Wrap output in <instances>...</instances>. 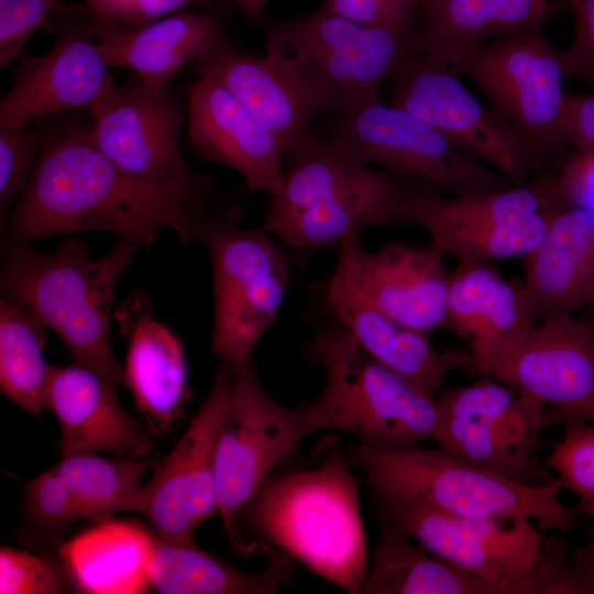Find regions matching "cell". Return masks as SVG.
I'll list each match as a JSON object with an SVG mask.
<instances>
[{"mask_svg": "<svg viewBox=\"0 0 594 594\" xmlns=\"http://www.w3.org/2000/svg\"><path fill=\"white\" fill-rule=\"evenodd\" d=\"M382 530L497 586L502 594H552L560 561L526 517L464 518L408 495L375 497Z\"/></svg>", "mask_w": 594, "mask_h": 594, "instance_id": "52a82bcc", "label": "cell"}, {"mask_svg": "<svg viewBox=\"0 0 594 594\" xmlns=\"http://www.w3.org/2000/svg\"><path fill=\"white\" fill-rule=\"evenodd\" d=\"M96 1H97V0H85L84 6H85V7L91 6V4L95 3Z\"/></svg>", "mask_w": 594, "mask_h": 594, "instance_id": "c3c4849f", "label": "cell"}, {"mask_svg": "<svg viewBox=\"0 0 594 594\" xmlns=\"http://www.w3.org/2000/svg\"><path fill=\"white\" fill-rule=\"evenodd\" d=\"M46 327L25 307L0 300V387L4 396L41 419L48 409L53 367L44 356Z\"/></svg>", "mask_w": 594, "mask_h": 594, "instance_id": "d6a6232c", "label": "cell"}, {"mask_svg": "<svg viewBox=\"0 0 594 594\" xmlns=\"http://www.w3.org/2000/svg\"><path fill=\"white\" fill-rule=\"evenodd\" d=\"M161 458L106 459L95 453L62 455L56 468L64 477L84 520L111 519L119 512H136L141 481Z\"/></svg>", "mask_w": 594, "mask_h": 594, "instance_id": "836d02e7", "label": "cell"}, {"mask_svg": "<svg viewBox=\"0 0 594 594\" xmlns=\"http://www.w3.org/2000/svg\"><path fill=\"white\" fill-rule=\"evenodd\" d=\"M315 432L308 407L276 403L264 389L253 360L233 372L215 450L217 512L233 547L245 505L274 466Z\"/></svg>", "mask_w": 594, "mask_h": 594, "instance_id": "8fae6325", "label": "cell"}, {"mask_svg": "<svg viewBox=\"0 0 594 594\" xmlns=\"http://www.w3.org/2000/svg\"><path fill=\"white\" fill-rule=\"evenodd\" d=\"M312 348L326 369L321 394L307 405L316 432H343L382 448L437 440L436 398L375 360L342 324L320 329Z\"/></svg>", "mask_w": 594, "mask_h": 594, "instance_id": "8992f818", "label": "cell"}, {"mask_svg": "<svg viewBox=\"0 0 594 594\" xmlns=\"http://www.w3.org/2000/svg\"><path fill=\"white\" fill-rule=\"evenodd\" d=\"M294 569L295 559L277 549L261 572L248 573L196 543L157 540L151 582L162 594H273L292 581Z\"/></svg>", "mask_w": 594, "mask_h": 594, "instance_id": "4dcf8cb0", "label": "cell"}, {"mask_svg": "<svg viewBox=\"0 0 594 594\" xmlns=\"http://www.w3.org/2000/svg\"><path fill=\"white\" fill-rule=\"evenodd\" d=\"M251 22H260L264 7L270 0H231Z\"/></svg>", "mask_w": 594, "mask_h": 594, "instance_id": "7dc6e473", "label": "cell"}, {"mask_svg": "<svg viewBox=\"0 0 594 594\" xmlns=\"http://www.w3.org/2000/svg\"><path fill=\"white\" fill-rule=\"evenodd\" d=\"M588 541L576 548L568 562V594H594V526Z\"/></svg>", "mask_w": 594, "mask_h": 594, "instance_id": "bcb514c9", "label": "cell"}, {"mask_svg": "<svg viewBox=\"0 0 594 594\" xmlns=\"http://www.w3.org/2000/svg\"><path fill=\"white\" fill-rule=\"evenodd\" d=\"M42 134L35 130L0 129V226L6 231L11 207L24 190L35 166Z\"/></svg>", "mask_w": 594, "mask_h": 594, "instance_id": "f35d334b", "label": "cell"}, {"mask_svg": "<svg viewBox=\"0 0 594 594\" xmlns=\"http://www.w3.org/2000/svg\"><path fill=\"white\" fill-rule=\"evenodd\" d=\"M48 409L61 426L62 455L108 451L138 459L153 450L150 433L122 407L117 387L79 364L53 367Z\"/></svg>", "mask_w": 594, "mask_h": 594, "instance_id": "603a6c76", "label": "cell"}, {"mask_svg": "<svg viewBox=\"0 0 594 594\" xmlns=\"http://www.w3.org/2000/svg\"><path fill=\"white\" fill-rule=\"evenodd\" d=\"M539 321L524 287L488 263H459L450 274L447 328L469 342L471 372L513 353Z\"/></svg>", "mask_w": 594, "mask_h": 594, "instance_id": "44dd1931", "label": "cell"}, {"mask_svg": "<svg viewBox=\"0 0 594 594\" xmlns=\"http://www.w3.org/2000/svg\"><path fill=\"white\" fill-rule=\"evenodd\" d=\"M74 588L62 563L43 554L0 548L1 594H55Z\"/></svg>", "mask_w": 594, "mask_h": 594, "instance_id": "74e56055", "label": "cell"}, {"mask_svg": "<svg viewBox=\"0 0 594 594\" xmlns=\"http://www.w3.org/2000/svg\"><path fill=\"white\" fill-rule=\"evenodd\" d=\"M48 22L55 43L21 61L0 101V129L21 130L69 110H90L117 85L98 50L94 19L81 6L56 11Z\"/></svg>", "mask_w": 594, "mask_h": 594, "instance_id": "5bb4252c", "label": "cell"}, {"mask_svg": "<svg viewBox=\"0 0 594 594\" xmlns=\"http://www.w3.org/2000/svg\"><path fill=\"white\" fill-rule=\"evenodd\" d=\"M556 211L544 210L485 229L440 232L430 235L431 245L443 256H451L459 263L525 258L542 241Z\"/></svg>", "mask_w": 594, "mask_h": 594, "instance_id": "d590c367", "label": "cell"}, {"mask_svg": "<svg viewBox=\"0 0 594 594\" xmlns=\"http://www.w3.org/2000/svg\"><path fill=\"white\" fill-rule=\"evenodd\" d=\"M139 246L118 238L106 256L90 258L80 238L67 239L52 254L11 242L3 251L1 289L57 333L76 364L128 387L111 344L110 314L119 277Z\"/></svg>", "mask_w": 594, "mask_h": 594, "instance_id": "3957f363", "label": "cell"}, {"mask_svg": "<svg viewBox=\"0 0 594 594\" xmlns=\"http://www.w3.org/2000/svg\"><path fill=\"white\" fill-rule=\"evenodd\" d=\"M184 110L168 86H152L133 76L122 87H112L89 110L92 124L88 138L135 176L197 183L180 146Z\"/></svg>", "mask_w": 594, "mask_h": 594, "instance_id": "e0dca14e", "label": "cell"}, {"mask_svg": "<svg viewBox=\"0 0 594 594\" xmlns=\"http://www.w3.org/2000/svg\"><path fill=\"white\" fill-rule=\"evenodd\" d=\"M217 0H123L107 13L92 16L124 29L150 23L163 16L177 13L194 4H209Z\"/></svg>", "mask_w": 594, "mask_h": 594, "instance_id": "ee69618b", "label": "cell"}, {"mask_svg": "<svg viewBox=\"0 0 594 594\" xmlns=\"http://www.w3.org/2000/svg\"><path fill=\"white\" fill-rule=\"evenodd\" d=\"M452 70L476 84L491 108L524 135L541 164L566 146L562 128L568 77L561 51L539 26L485 43Z\"/></svg>", "mask_w": 594, "mask_h": 594, "instance_id": "30bf717a", "label": "cell"}, {"mask_svg": "<svg viewBox=\"0 0 594 594\" xmlns=\"http://www.w3.org/2000/svg\"><path fill=\"white\" fill-rule=\"evenodd\" d=\"M575 20L571 45L561 51L568 78L586 82L594 91V0H570Z\"/></svg>", "mask_w": 594, "mask_h": 594, "instance_id": "b9f144b4", "label": "cell"}, {"mask_svg": "<svg viewBox=\"0 0 594 594\" xmlns=\"http://www.w3.org/2000/svg\"><path fill=\"white\" fill-rule=\"evenodd\" d=\"M64 0H0V68L19 58L31 35Z\"/></svg>", "mask_w": 594, "mask_h": 594, "instance_id": "ab89813d", "label": "cell"}, {"mask_svg": "<svg viewBox=\"0 0 594 594\" xmlns=\"http://www.w3.org/2000/svg\"><path fill=\"white\" fill-rule=\"evenodd\" d=\"M485 376L529 395L544 408L540 426L594 419V327L559 312L543 318Z\"/></svg>", "mask_w": 594, "mask_h": 594, "instance_id": "2e32d148", "label": "cell"}, {"mask_svg": "<svg viewBox=\"0 0 594 594\" xmlns=\"http://www.w3.org/2000/svg\"><path fill=\"white\" fill-rule=\"evenodd\" d=\"M358 238V233H352L338 245V261L328 286L330 307L340 324L375 360L435 397L449 373L457 369L472 370V355L438 351L429 337L399 326L370 300L355 265Z\"/></svg>", "mask_w": 594, "mask_h": 594, "instance_id": "ac0fdd59", "label": "cell"}, {"mask_svg": "<svg viewBox=\"0 0 594 594\" xmlns=\"http://www.w3.org/2000/svg\"><path fill=\"white\" fill-rule=\"evenodd\" d=\"M77 520H84L82 514L56 465L25 484L21 542L59 561L65 536Z\"/></svg>", "mask_w": 594, "mask_h": 594, "instance_id": "e575fe53", "label": "cell"}, {"mask_svg": "<svg viewBox=\"0 0 594 594\" xmlns=\"http://www.w3.org/2000/svg\"><path fill=\"white\" fill-rule=\"evenodd\" d=\"M387 81L389 103L460 143L512 185L526 183L530 170L541 165L521 133L484 106L450 67L426 56L417 43Z\"/></svg>", "mask_w": 594, "mask_h": 594, "instance_id": "4fadbf2b", "label": "cell"}, {"mask_svg": "<svg viewBox=\"0 0 594 594\" xmlns=\"http://www.w3.org/2000/svg\"><path fill=\"white\" fill-rule=\"evenodd\" d=\"M355 265L363 290L393 321L427 337L447 328L450 274L432 245L388 243L369 253L359 238Z\"/></svg>", "mask_w": 594, "mask_h": 594, "instance_id": "7402d4cb", "label": "cell"}, {"mask_svg": "<svg viewBox=\"0 0 594 594\" xmlns=\"http://www.w3.org/2000/svg\"><path fill=\"white\" fill-rule=\"evenodd\" d=\"M328 136L361 163L377 164L454 197L514 186L460 143L382 99L339 117L331 123Z\"/></svg>", "mask_w": 594, "mask_h": 594, "instance_id": "9c48e42d", "label": "cell"}, {"mask_svg": "<svg viewBox=\"0 0 594 594\" xmlns=\"http://www.w3.org/2000/svg\"><path fill=\"white\" fill-rule=\"evenodd\" d=\"M557 180L570 206L594 215V150H574L563 162Z\"/></svg>", "mask_w": 594, "mask_h": 594, "instance_id": "7bdbcfd3", "label": "cell"}, {"mask_svg": "<svg viewBox=\"0 0 594 594\" xmlns=\"http://www.w3.org/2000/svg\"><path fill=\"white\" fill-rule=\"evenodd\" d=\"M436 402V442L443 450L524 484L556 480L535 455L544 408L535 398L482 376L471 385L442 391Z\"/></svg>", "mask_w": 594, "mask_h": 594, "instance_id": "7c38bea8", "label": "cell"}, {"mask_svg": "<svg viewBox=\"0 0 594 594\" xmlns=\"http://www.w3.org/2000/svg\"><path fill=\"white\" fill-rule=\"evenodd\" d=\"M265 56L314 116L342 117L380 100L382 84L416 47L411 29L365 25L318 8L304 18H261Z\"/></svg>", "mask_w": 594, "mask_h": 594, "instance_id": "277c9868", "label": "cell"}, {"mask_svg": "<svg viewBox=\"0 0 594 594\" xmlns=\"http://www.w3.org/2000/svg\"><path fill=\"white\" fill-rule=\"evenodd\" d=\"M351 466L365 475L375 497L408 495L448 514L473 519L526 517L541 529L568 532L575 514L560 498V481L528 485L462 460L417 446L349 448Z\"/></svg>", "mask_w": 594, "mask_h": 594, "instance_id": "5b68a950", "label": "cell"}, {"mask_svg": "<svg viewBox=\"0 0 594 594\" xmlns=\"http://www.w3.org/2000/svg\"><path fill=\"white\" fill-rule=\"evenodd\" d=\"M362 594H502L494 584L415 546L380 532Z\"/></svg>", "mask_w": 594, "mask_h": 594, "instance_id": "1f68e13d", "label": "cell"}, {"mask_svg": "<svg viewBox=\"0 0 594 594\" xmlns=\"http://www.w3.org/2000/svg\"><path fill=\"white\" fill-rule=\"evenodd\" d=\"M94 22L98 50L109 67L130 69L152 86H168L184 66L228 38L229 19L218 11H180L132 29Z\"/></svg>", "mask_w": 594, "mask_h": 594, "instance_id": "cb8c5ba5", "label": "cell"}, {"mask_svg": "<svg viewBox=\"0 0 594 594\" xmlns=\"http://www.w3.org/2000/svg\"><path fill=\"white\" fill-rule=\"evenodd\" d=\"M441 193L422 183L410 204L409 222L421 226L429 235L485 229L570 206L560 190L557 175L551 174L476 196L446 198Z\"/></svg>", "mask_w": 594, "mask_h": 594, "instance_id": "f1b7e54d", "label": "cell"}, {"mask_svg": "<svg viewBox=\"0 0 594 594\" xmlns=\"http://www.w3.org/2000/svg\"><path fill=\"white\" fill-rule=\"evenodd\" d=\"M157 539L136 521L97 522L67 540L59 561L74 588L90 594H138L152 586Z\"/></svg>", "mask_w": 594, "mask_h": 594, "instance_id": "4316f807", "label": "cell"}, {"mask_svg": "<svg viewBox=\"0 0 594 594\" xmlns=\"http://www.w3.org/2000/svg\"><path fill=\"white\" fill-rule=\"evenodd\" d=\"M238 209L206 215L196 222L189 241L206 244L213 270L211 350L232 372L252 353L277 319L289 287L285 253L262 227L243 228Z\"/></svg>", "mask_w": 594, "mask_h": 594, "instance_id": "ba28073f", "label": "cell"}, {"mask_svg": "<svg viewBox=\"0 0 594 594\" xmlns=\"http://www.w3.org/2000/svg\"><path fill=\"white\" fill-rule=\"evenodd\" d=\"M421 0H323L320 8L371 26L411 29Z\"/></svg>", "mask_w": 594, "mask_h": 594, "instance_id": "60d3db41", "label": "cell"}, {"mask_svg": "<svg viewBox=\"0 0 594 594\" xmlns=\"http://www.w3.org/2000/svg\"><path fill=\"white\" fill-rule=\"evenodd\" d=\"M562 132L565 144L574 150H594V91L569 94Z\"/></svg>", "mask_w": 594, "mask_h": 594, "instance_id": "f6af8a7d", "label": "cell"}, {"mask_svg": "<svg viewBox=\"0 0 594 594\" xmlns=\"http://www.w3.org/2000/svg\"><path fill=\"white\" fill-rule=\"evenodd\" d=\"M592 306L594 307V302L592 304Z\"/></svg>", "mask_w": 594, "mask_h": 594, "instance_id": "681fc988", "label": "cell"}, {"mask_svg": "<svg viewBox=\"0 0 594 594\" xmlns=\"http://www.w3.org/2000/svg\"><path fill=\"white\" fill-rule=\"evenodd\" d=\"M539 320L594 302V215L556 211L540 244L525 257L522 285Z\"/></svg>", "mask_w": 594, "mask_h": 594, "instance_id": "484cf974", "label": "cell"}, {"mask_svg": "<svg viewBox=\"0 0 594 594\" xmlns=\"http://www.w3.org/2000/svg\"><path fill=\"white\" fill-rule=\"evenodd\" d=\"M232 382L233 372L222 365L180 439L142 485L136 512L158 541L195 544V530L217 512L215 450Z\"/></svg>", "mask_w": 594, "mask_h": 594, "instance_id": "9a60e30c", "label": "cell"}, {"mask_svg": "<svg viewBox=\"0 0 594 594\" xmlns=\"http://www.w3.org/2000/svg\"><path fill=\"white\" fill-rule=\"evenodd\" d=\"M420 11L418 47L452 69L490 37L539 26L552 4L550 0H421Z\"/></svg>", "mask_w": 594, "mask_h": 594, "instance_id": "83f0119b", "label": "cell"}, {"mask_svg": "<svg viewBox=\"0 0 594 594\" xmlns=\"http://www.w3.org/2000/svg\"><path fill=\"white\" fill-rule=\"evenodd\" d=\"M187 135L196 153L239 173L268 197L283 186L285 157L276 139L222 85L198 77L188 89Z\"/></svg>", "mask_w": 594, "mask_h": 594, "instance_id": "ffe728a7", "label": "cell"}, {"mask_svg": "<svg viewBox=\"0 0 594 594\" xmlns=\"http://www.w3.org/2000/svg\"><path fill=\"white\" fill-rule=\"evenodd\" d=\"M124 371L136 407L153 432L163 435L183 417L188 398L186 361L179 340L156 320L141 319L130 339Z\"/></svg>", "mask_w": 594, "mask_h": 594, "instance_id": "f546056e", "label": "cell"}, {"mask_svg": "<svg viewBox=\"0 0 594 594\" xmlns=\"http://www.w3.org/2000/svg\"><path fill=\"white\" fill-rule=\"evenodd\" d=\"M340 452L318 468L267 479L240 514L241 527L351 594L369 573L359 484Z\"/></svg>", "mask_w": 594, "mask_h": 594, "instance_id": "7a4b0ae2", "label": "cell"}, {"mask_svg": "<svg viewBox=\"0 0 594 594\" xmlns=\"http://www.w3.org/2000/svg\"><path fill=\"white\" fill-rule=\"evenodd\" d=\"M207 209L199 182L135 176L99 151L87 130L70 129L43 136L4 233L11 242L30 243L62 233L109 231L145 245L169 228L189 241L193 226Z\"/></svg>", "mask_w": 594, "mask_h": 594, "instance_id": "6da1fadb", "label": "cell"}, {"mask_svg": "<svg viewBox=\"0 0 594 594\" xmlns=\"http://www.w3.org/2000/svg\"><path fill=\"white\" fill-rule=\"evenodd\" d=\"M424 182L366 165L316 204L262 228L295 251L339 245L365 228L409 222L413 198Z\"/></svg>", "mask_w": 594, "mask_h": 594, "instance_id": "d6986e66", "label": "cell"}, {"mask_svg": "<svg viewBox=\"0 0 594 594\" xmlns=\"http://www.w3.org/2000/svg\"><path fill=\"white\" fill-rule=\"evenodd\" d=\"M198 77L222 85L278 142L284 157L316 131L307 101L268 57L250 55L227 38L194 62Z\"/></svg>", "mask_w": 594, "mask_h": 594, "instance_id": "d4e9b609", "label": "cell"}, {"mask_svg": "<svg viewBox=\"0 0 594 594\" xmlns=\"http://www.w3.org/2000/svg\"><path fill=\"white\" fill-rule=\"evenodd\" d=\"M552 448L543 464L558 474L563 488L579 497L578 509L594 516V427L585 421L564 422V436Z\"/></svg>", "mask_w": 594, "mask_h": 594, "instance_id": "8d00e7d4", "label": "cell"}]
</instances>
